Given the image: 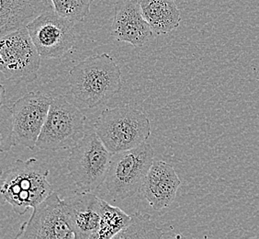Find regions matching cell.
I'll use <instances>...</instances> for the list:
<instances>
[{
  "label": "cell",
  "mask_w": 259,
  "mask_h": 239,
  "mask_svg": "<svg viewBox=\"0 0 259 239\" xmlns=\"http://www.w3.org/2000/svg\"><path fill=\"white\" fill-rule=\"evenodd\" d=\"M70 90L81 108L91 109L113 98L122 88L120 66L109 54L92 55L69 71Z\"/></svg>",
  "instance_id": "obj_1"
},
{
  "label": "cell",
  "mask_w": 259,
  "mask_h": 239,
  "mask_svg": "<svg viewBox=\"0 0 259 239\" xmlns=\"http://www.w3.org/2000/svg\"><path fill=\"white\" fill-rule=\"evenodd\" d=\"M48 176L49 170L37 158L17 160L2 174L1 195L16 214L22 215L54 191Z\"/></svg>",
  "instance_id": "obj_2"
},
{
  "label": "cell",
  "mask_w": 259,
  "mask_h": 239,
  "mask_svg": "<svg viewBox=\"0 0 259 239\" xmlns=\"http://www.w3.org/2000/svg\"><path fill=\"white\" fill-rule=\"evenodd\" d=\"M94 130L112 154L135 148L145 143L151 135L148 116L130 105L103 110L94 124Z\"/></svg>",
  "instance_id": "obj_3"
},
{
  "label": "cell",
  "mask_w": 259,
  "mask_h": 239,
  "mask_svg": "<svg viewBox=\"0 0 259 239\" xmlns=\"http://www.w3.org/2000/svg\"><path fill=\"white\" fill-rule=\"evenodd\" d=\"M155 150L148 143L112 155L104 184L115 202H122L141 191L145 177L154 163Z\"/></svg>",
  "instance_id": "obj_4"
},
{
  "label": "cell",
  "mask_w": 259,
  "mask_h": 239,
  "mask_svg": "<svg viewBox=\"0 0 259 239\" xmlns=\"http://www.w3.org/2000/svg\"><path fill=\"white\" fill-rule=\"evenodd\" d=\"M112 155L96 132L85 133L70 149L67 170L81 192H91L104 183Z\"/></svg>",
  "instance_id": "obj_5"
},
{
  "label": "cell",
  "mask_w": 259,
  "mask_h": 239,
  "mask_svg": "<svg viewBox=\"0 0 259 239\" xmlns=\"http://www.w3.org/2000/svg\"><path fill=\"white\" fill-rule=\"evenodd\" d=\"M85 120L81 110L63 96L54 97L37 147L45 151L71 149L85 135Z\"/></svg>",
  "instance_id": "obj_6"
},
{
  "label": "cell",
  "mask_w": 259,
  "mask_h": 239,
  "mask_svg": "<svg viewBox=\"0 0 259 239\" xmlns=\"http://www.w3.org/2000/svg\"><path fill=\"white\" fill-rule=\"evenodd\" d=\"M40 66V55L27 27L1 37L0 70L7 79L33 82Z\"/></svg>",
  "instance_id": "obj_7"
},
{
  "label": "cell",
  "mask_w": 259,
  "mask_h": 239,
  "mask_svg": "<svg viewBox=\"0 0 259 239\" xmlns=\"http://www.w3.org/2000/svg\"><path fill=\"white\" fill-rule=\"evenodd\" d=\"M53 98L40 91H30L10 107L12 113V138L14 145L30 150L37 141L49 112Z\"/></svg>",
  "instance_id": "obj_8"
},
{
  "label": "cell",
  "mask_w": 259,
  "mask_h": 239,
  "mask_svg": "<svg viewBox=\"0 0 259 239\" xmlns=\"http://www.w3.org/2000/svg\"><path fill=\"white\" fill-rule=\"evenodd\" d=\"M32 42L40 56L57 59L66 55L75 44V22L46 11L27 26Z\"/></svg>",
  "instance_id": "obj_9"
},
{
  "label": "cell",
  "mask_w": 259,
  "mask_h": 239,
  "mask_svg": "<svg viewBox=\"0 0 259 239\" xmlns=\"http://www.w3.org/2000/svg\"><path fill=\"white\" fill-rule=\"evenodd\" d=\"M16 238L75 239L59 195L53 191L33 208L30 220L21 224Z\"/></svg>",
  "instance_id": "obj_10"
},
{
  "label": "cell",
  "mask_w": 259,
  "mask_h": 239,
  "mask_svg": "<svg viewBox=\"0 0 259 239\" xmlns=\"http://www.w3.org/2000/svg\"><path fill=\"white\" fill-rule=\"evenodd\" d=\"M141 10L139 0H118L114 6V18L110 36L135 48L143 47L153 35Z\"/></svg>",
  "instance_id": "obj_11"
},
{
  "label": "cell",
  "mask_w": 259,
  "mask_h": 239,
  "mask_svg": "<svg viewBox=\"0 0 259 239\" xmlns=\"http://www.w3.org/2000/svg\"><path fill=\"white\" fill-rule=\"evenodd\" d=\"M62 207L75 239H94L100 228L102 200L80 191L62 200Z\"/></svg>",
  "instance_id": "obj_12"
},
{
  "label": "cell",
  "mask_w": 259,
  "mask_h": 239,
  "mask_svg": "<svg viewBox=\"0 0 259 239\" xmlns=\"http://www.w3.org/2000/svg\"><path fill=\"white\" fill-rule=\"evenodd\" d=\"M180 185V177L171 165L154 161L140 192L153 209L160 211L172 205Z\"/></svg>",
  "instance_id": "obj_13"
},
{
  "label": "cell",
  "mask_w": 259,
  "mask_h": 239,
  "mask_svg": "<svg viewBox=\"0 0 259 239\" xmlns=\"http://www.w3.org/2000/svg\"><path fill=\"white\" fill-rule=\"evenodd\" d=\"M53 10L51 0H0L1 37L26 28L37 17Z\"/></svg>",
  "instance_id": "obj_14"
},
{
  "label": "cell",
  "mask_w": 259,
  "mask_h": 239,
  "mask_svg": "<svg viewBox=\"0 0 259 239\" xmlns=\"http://www.w3.org/2000/svg\"><path fill=\"white\" fill-rule=\"evenodd\" d=\"M145 20L155 34H168L178 29L181 13L175 0H139Z\"/></svg>",
  "instance_id": "obj_15"
},
{
  "label": "cell",
  "mask_w": 259,
  "mask_h": 239,
  "mask_svg": "<svg viewBox=\"0 0 259 239\" xmlns=\"http://www.w3.org/2000/svg\"><path fill=\"white\" fill-rule=\"evenodd\" d=\"M131 219L132 215H128L119 207L110 205L102 200L100 228L94 239L114 238L130 224Z\"/></svg>",
  "instance_id": "obj_16"
},
{
  "label": "cell",
  "mask_w": 259,
  "mask_h": 239,
  "mask_svg": "<svg viewBox=\"0 0 259 239\" xmlns=\"http://www.w3.org/2000/svg\"><path fill=\"white\" fill-rule=\"evenodd\" d=\"M164 232L157 227L149 214L135 213L130 224L115 236L114 239L162 238Z\"/></svg>",
  "instance_id": "obj_17"
},
{
  "label": "cell",
  "mask_w": 259,
  "mask_h": 239,
  "mask_svg": "<svg viewBox=\"0 0 259 239\" xmlns=\"http://www.w3.org/2000/svg\"><path fill=\"white\" fill-rule=\"evenodd\" d=\"M57 14L72 20L83 21L89 15L93 0H51Z\"/></svg>",
  "instance_id": "obj_18"
},
{
  "label": "cell",
  "mask_w": 259,
  "mask_h": 239,
  "mask_svg": "<svg viewBox=\"0 0 259 239\" xmlns=\"http://www.w3.org/2000/svg\"><path fill=\"white\" fill-rule=\"evenodd\" d=\"M0 136L1 145L0 150L7 152L14 146L12 138V113L9 106L4 105V101L1 102V121H0Z\"/></svg>",
  "instance_id": "obj_19"
}]
</instances>
